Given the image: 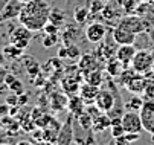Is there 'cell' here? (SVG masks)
Returning a JSON list of instances; mask_svg holds the SVG:
<instances>
[{
	"label": "cell",
	"mask_w": 154,
	"mask_h": 145,
	"mask_svg": "<svg viewBox=\"0 0 154 145\" xmlns=\"http://www.w3.org/2000/svg\"><path fill=\"white\" fill-rule=\"evenodd\" d=\"M142 106H143V99H142L140 96H137V95H134V93H133V96H130V99H128V101H125L124 109L131 110V112H140Z\"/></svg>",
	"instance_id": "cell-26"
},
{
	"label": "cell",
	"mask_w": 154,
	"mask_h": 145,
	"mask_svg": "<svg viewBox=\"0 0 154 145\" xmlns=\"http://www.w3.org/2000/svg\"><path fill=\"white\" fill-rule=\"evenodd\" d=\"M79 35V28H78V23L76 25H64V29L61 32V43L63 45H70V43H75L76 38Z\"/></svg>",
	"instance_id": "cell-18"
},
{
	"label": "cell",
	"mask_w": 154,
	"mask_h": 145,
	"mask_svg": "<svg viewBox=\"0 0 154 145\" xmlns=\"http://www.w3.org/2000/svg\"><path fill=\"white\" fill-rule=\"evenodd\" d=\"M112 37H113V40L119 46L121 45H134L136 38H137L136 34H133L131 31H128V29H125V28H122L119 25H116L112 29Z\"/></svg>",
	"instance_id": "cell-12"
},
{
	"label": "cell",
	"mask_w": 154,
	"mask_h": 145,
	"mask_svg": "<svg viewBox=\"0 0 154 145\" xmlns=\"http://www.w3.org/2000/svg\"><path fill=\"white\" fill-rule=\"evenodd\" d=\"M89 17H90L89 6H76L75 8V11H73V20H75V23L84 25V23H87Z\"/></svg>",
	"instance_id": "cell-25"
},
{
	"label": "cell",
	"mask_w": 154,
	"mask_h": 145,
	"mask_svg": "<svg viewBox=\"0 0 154 145\" xmlns=\"http://www.w3.org/2000/svg\"><path fill=\"white\" fill-rule=\"evenodd\" d=\"M60 60H67V46L66 45H63L61 48H60V51H58V55H57Z\"/></svg>",
	"instance_id": "cell-39"
},
{
	"label": "cell",
	"mask_w": 154,
	"mask_h": 145,
	"mask_svg": "<svg viewBox=\"0 0 154 145\" xmlns=\"http://www.w3.org/2000/svg\"><path fill=\"white\" fill-rule=\"evenodd\" d=\"M124 86L127 87V90H128L130 93H134V95H140V93H143V92H145V86H146V78H145V75L134 72L133 75H131V76L128 78V81L125 82Z\"/></svg>",
	"instance_id": "cell-13"
},
{
	"label": "cell",
	"mask_w": 154,
	"mask_h": 145,
	"mask_svg": "<svg viewBox=\"0 0 154 145\" xmlns=\"http://www.w3.org/2000/svg\"><path fill=\"white\" fill-rule=\"evenodd\" d=\"M43 31H45V34H60V28L51 22H48L45 25V28H43Z\"/></svg>",
	"instance_id": "cell-37"
},
{
	"label": "cell",
	"mask_w": 154,
	"mask_h": 145,
	"mask_svg": "<svg viewBox=\"0 0 154 145\" xmlns=\"http://www.w3.org/2000/svg\"><path fill=\"white\" fill-rule=\"evenodd\" d=\"M121 124H122L125 133H142V130H143L139 112L125 110L121 118Z\"/></svg>",
	"instance_id": "cell-5"
},
{
	"label": "cell",
	"mask_w": 154,
	"mask_h": 145,
	"mask_svg": "<svg viewBox=\"0 0 154 145\" xmlns=\"http://www.w3.org/2000/svg\"><path fill=\"white\" fill-rule=\"evenodd\" d=\"M136 46L134 45H121L118 46L116 51V58L122 63L124 67H130L131 66V60H133L134 54H136Z\"/></svg>",
	"instance_id": "cell-15"
},
{
	"label": "cell",
	"mask_w": 154,
	"mask_h": 145,
	"mask_svg": "<svg viewBox=\"0 0 154 145\" xmlns=\"http://www.w3.org/2000/svg\"><path fill=\"white\" fill-rule=\"evenodd\" d=\"M152 41H154V37H152Z\"/></svg>",
	"instance_id": "cell-45"
},
{
	"label": "cell",
	"mask_w": 154,
	"mask_h": 145,
	"mask_svg": "<svg viewBox=\"0 0 154 145\" xmlns=\"http://www.w3.org/2000/svg\"><path fill=\"white\" fill-rule=\"evenodd\" d=\"M58 41H60V34H45L41 38V45L45 49H51L57 46Z\"/></svg>",
	"instance_id": "cell-29"
},
{
	"label": "cell",
	"mask_w": 154,
	"mask_h": 145,
	"mask_svg": "<svg viewBox=\"0 0 154 145\" xmlns=\"http://www.w3.org/2000/svg\"><path fill=\"white\" fill-rule=\"evenodd\" d=\"M124 69H125V67L122 66V63H121L116 57H113V58H110V60L105 61V72L108 73V76H112V78L119 76Z\"/></svg>",
	"instance_id": "cell-21"
},
{
	"label": "cell",
	"mask_w": 154,
	"mask_h": 145,
	"mask_svg": "<svg viewBox=\"0 0 154 145\" xmlns=\"http://www.w3.org/2000/svg\"><path fill=\"white\" fill-rule=\"evenodd\" d=\"M23 66H25L26 72H28L32 78H35L37 75H40L41 66H40V63H38L34 57H23Z\"/></svg>",
	"instance_id": "cell-23"
},
{
	"label": "cell",
	"mask_w": 154,
	"mask_h": 145,
	"mask_svg": "<svg viewBox=\"0 0 154 145\" xmlns=\"http://www.w3.org/2000/svg\"><path fill=\"white\" fill-rule=\"evenodd\" d=\"M82 76H84V81H85V82L93 84V86H98V87H101V86L104 84V81H105V76H104V73H102V69H95V70L85 73V75H82Z\"/></svg>",
	"instance_id": "cell-22"
},
{
	"label": "cell",
	"mask_w": 154,
	"mask_h": 145,
	"mask_svg": "<svg viewBox=\"0 0 154 145\" xmlns=\"http://www.w3.org/2000/svg\"><path fill=\"white\" fill-rule=\"evenodd\" d=\"M78 69L81 70L82 75L89 73L95 69H102L101 67V58L96 54H84L81 55V58L78 60Z\"/></svg>",
	"instance_id": "cell-9"
},
{
	"label": "cell",
	"mask_w": 154,
	"mask_h": 145,
	"mask_svg": "<svg viewBox=\"0 0 154 145\" xmlns=\"http://www.w3.org/2000/svg\"><path fill=\"white\" fill-rule=\"evenodd\" d=\"M5 2H6V0H0V11H2V8H3V5H5Z\"/></svg>",
	"instance_id": "cell-41"
},
{
	"label": "cell",
	"mask_w": 154,
	"mask_h": 145,
	"mask_svg": "<svg viewBox=\"0 0 154 145\" xmlns=\"http://www.w3.org/2000/svg\"><path fill=\"white\" fill-rule=\"evenodd\" d=\"M20 3H28V2H31V0H18Z\"/></svg>",
	"instance_id": "cell-42"
},
{
	"label": "cell",
	"mask_w": 154,
	"mask_h": 145,
	"mask_svg": "<svg viewBox=\"0 0 154 145\" xmlns=\"http://www.w3.org/2000/svg\"><path fill=\"white\" fill-rule=\"evenodd\" d=\"M134 14H137L139 17H142L145 22L148 23V26L151 29L154 28V0H152V2H145V0H140V3L137 5Z\"/></svg>",
	"instance_id": "cell-14"
},
{
	"label": "cell",
	"mask_w": 154,
	"mask_h": 145,
	"mask_svg": "<svg viewBox=\"0 0 154 145\" xmlns=\"http://www.w3.org/2000/svg\"><path fill=\"white\" fill-rule=\"evenodd\" d=\"M73 119L75 118L70 115L67 119H66V122L61 125L58 137H57L58 145H67V143H72L75 140V137H73Z\"/></svg>",
	"instance_id": "cell-10"
},
{
	"label": "cell",
	"mask_w": 154,
	"mask_h": 145,
	"mask_svg": "<svg viewBox=\"0 0 154 145\" xmlns=\"http://www.w3.org/2000/svg\"><path fill=\"white\" fill-rule=\"evenodd\" d=\"M76 121H78V124H79V127L82 128V130H85V131H89V130H92V121H93V118L87 113L85 110L82 112V113H79L76 118H75Z\"/></svg>",
	"instance_id": "cell-28"
},
{
	"label": "cell",
	"mask_w": 154,
	"mask_h": 145,
	"mask_svg": "<svg viewBox=\"0 0 154 145\" xmlns=\"http://www.w3.org/2000/svg\"><path fill=\"white\" fill-rule=\"evenodd\" d=\"M118 25L131 31L133 34L139 35V34H145L148 31H151V28L148 26V23L145 22V20L142 17H139L137 14H127L124 17H121L118 20Z\"/></svg>",
	"instance_id": "cell-2"
},
{
	"label": "cell",
	"mask_w": 154,
	"mask_h": 145,
	"mask_svg": "<svg viewBox=\"0 0 154 145\" xmlns=\"http://www.w3.org/2000/svg\"><path fill=\"white\" fill-rule=\"evenodd\" d=\"M67 102H69V95H66L63 90L54 92L49 96V107L52 109V112H64L67 109Z\"/></svg>",
	"instance_id": "cell-16"
},
{
	"label": "cell",
	"mask_w": 154,
	"mask_h": 145,
	"mask_svg": "<svg viewBox=\"0 0 154 145\" xmlns=\"http://www.w3.org/2000/svg\"><path fill=\"white\" fill-rule=\"evenodd\" d=\"M104 6H105L104 0H93V2H89V9H90V14L92 15L101 14L102 9H104Z\"/></svg>",
	"instance_id": "cell-33"
},
{
	"label": "cell",
	"mask_w": 154,
	"mask_h": 145,
	"mask_svg": "<svg viewBox=\"0 0 154 145\" xmlns=\"http://www.w3.org/2000/svg\"><path fill=\"white\" fill-rule=\"evenodd\" d=\"M108 35V29L104 23L101 22H92L89 26L85 28V38L90 41L93 45H98L101 43L102 40H105V37Z\"/></svg>",
	"instance_id": "cell-6"
},
{
	"label": "cell",
	"mask_w": 154,
	"mask_h": 145,
	"mask_svg": "<svg viewBox=\"0 0 154 145\" xmlns=\"http://www.w3.org/2000/svg\"><path fill=\"white\" fill-rule=\"evenodd\" d=\"M32 40V31L28 29L26 26L20 25V26H15L14 29H11L9 32V43L20 48V49H28L29 43Z\"/></svg>",
	"instance_id": "cell-4"
},
{
	"label": "cell",
	"mask_w": 154,
	"mask_h": 145,
	"mask_svg": "<svg viewBox=\"0 0 154 145\" xmlns=\"http://www.w3.org/2000/svg\"><path fill=\"white\" fill-rule=\"evenodd\" d=\"M139 115L142 121V128L148 133H154V101L152 99L143 101V106Z\"/></svg>",
	"instance_id": "cell-7"
},
{
	"label": "cell",
	"mask_w": 154,
	"mask_h": 145,
	"mask_svg": "<svg viewBox=\"0 0 154 145\" xmlns=\"http://www.w3.org/2000/svg\"><path fill=\"white\" fill-rule=\"evenodd\" d=\"M8 89H9V92H12V93H15V95H20V93H23L25 92V86H23V82H21L17 76L9 82L8 84Z\"/></svg>",
	"instance_id": "cell-32"
},
{
	"label": "cell",
	"mask_w": 154,
	"mask_h": 145,
	"mask_svg": "<svg viewBox=\"0 0 154 145\" xmlns=\"http://www.w3.org/2000/svg\"><path fill=\"white\" fill-rule=\"evenodd\" d=\"M139 3H140V0H125L124 2V11L127 14H134Z\"/></svg>",
	"instance_id": "cell-34"
},
{
	"label": "cell",
	"mask_w": 154,
	"mask_h": 145,
	"mask_svg": "<svg viewBox=\"0 0 154 145\" xmlns=\"http://www.w3.org/2000/svg\"><path fill=\"white\" fill-rule=\"evenodd\" d=\"M29 134L32 136V140H34V142H43V128L35 127Z\"/></svg>",
	"instance_id": "cell-36"
},
{
	"label": "cell",
	"mask_w": 154,
	"mask_h": 145,
	"mask_svg": "<svg viewBox=\"0 0 154 145\" xmlns=\"http://www.w3.org/2000/svg\"><path fill=\"white\" fill-rule=\"evenodd\" d=\"M55 116H52L51 113H46V112H43L40 116H37L35 119H34V122H35V125L37 127H40V128H45V127H48L49 124L52 122V119H54Z\"/></svg>",
	"instance_id": "cell-30"
},
{
	"label": "cell",
	"mask_w": 154,
	"mask_h": 145,
	"mask_svg": "<svg viewBox=\"0 0 154 145\" xmlns=\"http://www.w3.org/2000/svg\"><path fill=\"white\" fill-rule=\"evenodd\" d=\"M99 92V87L98 86H93V84H89V82L84 81V84H81L79 90H78V95L81 96V99L87 104H95V99H96V95Z\"/></svg>",
	"instance_id": "cell-17"
},
{
	"label": "cell",
	"mask_w": 154,
	"mask_h": 145,
	"mask_svg": "<svg viewBox=\"0 0 154 145\" xmlns=\"http://www.w3.org/2000/svg\"><path fill=\"white\" fill-rule=\"evenodd\" d=\"M81 58V51H79V48L75 45V43H70V45H67V60H70V61H78Z\"/></svg>",
	"instance_id": "cell-31"
},
{
	"label": "cell",
	"mask_w": 154,
	"mask_h": 145,
	"mask_svg": "<svg viewBox=\"0 0 154 145\" xmlns=\"http://www.w3.org/2000/svg\"><path fill=\"white\" fill-rule=\"evenodd\" d=\"M104 2H105V3H107V2H108V0H104Z\"/></svg>",
	"instance_id": "cell-44"
},
{
	"label": "cell",
	"mask_w": 154,
	"mask_h": 145,
	"mask_svg": "<svg viewBox=\"0 0 154 145\" xmlns=\"http://www.w3.org/2000/svg\"><path fill=\"white\" fill-rule=\"evenodd\" d=\"M21 6H23V3H20L18 0H6L2 11H0V23L6 22V20L18 18Z\"/></svg>",
	"instance_id": "cell-11"
},
{
	"label": "cell",
	"mask_w": 154,
	"mask_h": 145,
	"mask_svg": "<svg viewBox=\"0 0 154 145\" xmlns=\"http://www.w3.org/2000/svg\"><path fill=\"white\" fill-rule=\"evenodd\" d=\"M115 96H116V92L112 93V92L107 90V89H99V92L96 95V99H95V106L101 112L108 113L110 110L115 107V104H116V98Z\"/></svg>",
	"instance_id": "cell-8"
},
{
	"label": "cell",
	"mask_w": 154,
	"mask_h": 145,
	"mask_svg": "<svg viewBox=\"0 0 154 145\" xmlns=\"http://www.w3.org/2000/svg\"><path fill=\"white\" fill-rule=\"evenodd\" d=\"M6 104L8 106H18V95H15V93H9V95H6Z\"/></svg>",
	"instance_id": "cell-38"
},
{
	"label": "cell",
	"mask_w": 154,
	"mask_h": 145,
	"mask_svg": "<svg viewBox=\"0 0 154 145\" xmlns=\"http://www.w3.org/2000/svg\"><path fill=\"white\" fill-rule=\"evenodd\" d=\"M67 109L70 112V115L73 118H76L79 113H82L85 110V102L81 99V96L76 93V95H70L69 96V102H67Z\"/></svg>",
	"instance_id": "cell-20"
},
{
	"label": "cell",
	"mask_w": 154,
	"mask_h": 145,
	"mask_svg": "<svg viewBox=\"0 0 154 145\" xmlns=\"http://www.w3.org/2000/svg\"><path fill=\"white\" fill-rule=\"evenodd\" d=\"M151 142L154 143V133H151Z\"/></svg>",
	"instance_id": "cell-43"
},
{
	"label": "cell",
	"mask_w": 154,
	"mask_h": 145,
	"mask_svg": "<svg viewBox=\"0 0 154 145\" xmlns=\"http://www.w3.org/2000/svg\"><path fill=\"white\" fill-rule=\"evenodd\" d=\"M28 99H29V98H28V95H26L25 92H23V93H20V95H18V106H20V107H23L25 104H28Z\"/></svg>",
	"instance_id": "cell-40"
},
{
	"label": "cell",
	"mask_w": 154,
	"mask_h": 145,
	"mask_svg": "<svg viewBox=\"0 0 154 145\" xmlns=\"http://www.w3.org/2000/svg\"><path fill=\"white\" fill-rule=\"evenodd\" d=\"M152 64H154V55H152V52H149L146 49L137 51L134 54L133 60H131V69L142 75L149 72L152 69Z\"/></svg>",
	"instance_id": "cell-3"
},
{
	"label": "cell",
	"mask_w": 154,
	"mask_h": 145,
	"mask_svg": "<svg viewBox=\"0 0 154 145\" xmlns=\"http://www.w3.org/2000/svg\"><path fill=\"white\" fill-rule=\"evenodd\" d=\"M2 54H3V57L8 58V60H18L21 55H23V49H20V48H17V46H14V45L9 43V45H6V46L3 48Z\"/></svg>",
	"instance_id": "cell-27"
},
{
	"label": "cell",
	"mask_w": 154,
	"mask_h": 145,
	"mask_svg": "<svg viewBox=\"0 0 154 145\" xmlns=\"http://www.w3.org/2000/svg\"><path fill=\"white\" fill-rule=\"evenodd\" d=\"M49 11L51 6L46 0H31L21 6L18 14V22L32 32L43 31V28L49 20Z\"/></svg>",
	"instance_id": "cell-1"
},
{
	"label": "cell",
	"mask_w": 154,
	"mask_h": 145,
	"mask_svg": "<svg viewBox=\"0 0 154 145\" xmlns=\"http://www.w3.org/2000/svg\"><path fill=\"white\" fill-rule=\"evenodd\" d=\"M110 124H112V121H110V116L104 112H101L98 116L93 118L92 121V131L93 133H102L105 130H110Z\"/></svg>",
	"instance_id": "cell-19"
},
{
	"label": "cell",
	"mask_w": 154,
	"mask_h": 145,
	"mask_svg": "<svg viewBox=\"0 0 154 145\" xmlns=\"http://www.w3.org/2000/svg\"><path fill=\"white\" fill-rule=\"evenodd\" d=\"M124 133H125V130L122 127V124H112V125H110V134H112L113 139L122 136Z\"/></svg>",
	"instance_id": "cell-35"
},
{
	"label": "cell",
	"mask_w": 154,
	"mask_h": 145,
	"mask_svg": "<svg viewBox=\"0 0 154 145\" xmlns=\"http://www.w3.org/2000/svg\"><path fill=\"white\" fill-rule=\"evenodd\" d=\"M48 22L57 25L58 28L64 26V25H66V12H64L63 9H60V8H51V11H49V20H48Z\"/></svg>",
	"instance_id": "cell-24"
}]
</instances>
